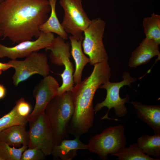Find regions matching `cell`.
Returning <instances> with one entry per match:
<instances>
[{"mask_svg": "<svg viewBox=\"0 0 160 160\" xmlns=\"http://www.w3.org/2000/svg\"><path fill=\"white\" fill-rule=\"evenodd\" d=\"M49 0H5L0 3V28L3 39L14 43L37 39L40 25L48 19Z\"/></svg>", "mask_w": 160, "mask_h": 160, "instance_id": "cell-1", "label": "cell"}, {"mask_svg": "<svg viewBox=\"0 0 160 160\" xmlns=\"http://www.w3.org/2000/svg\"><path fill=\"white\" fill-rule=\"evenodd\" d=\"M91 74L73 88L75 111L68 133L75 137L88 132L92 126L94 111L93 101L95 93L100 86L109 81L111 70L108 61L94 65Z\"/></svg>", "mask_w": 160, "mask_h": 160, "instance_id": "cell-2", "label": "cell"}, {"mask_svg": "<svg viewBox=\"0 0 160 160\" xmlns=\"http://www.w3.org/2000/svg\"><path fill=\"white\" fill-rule=\"evenodd\" d=\"M74 111L71 91L57 94L46 107L44 113L53 131L55 145L59 144L68 136L69 126Z\"/></svg>", "mask_w": 160, "mask_h": 160, "instance_id": "cell-3", "label": "cell"}, {"mask_svg": "<svg viewBox=\"0 0 160 160\" xmlns=\"http://www.w3.org/2000/svg\"><path fill=\"white\" fill-rule=\"evenodd\" d=\"M126 144L124 127L118 124L108 127L95 135L87 145L89 151L97 154L101 159L106 160L108 155L116 152Z\"/></svg>", "mask_w": 160, "mask_h": 160, "instance_id": "cell-4", "label": "cell"}, {"mask_svg": "<svg viewBox=\"0 0 160 160\" xmlns=\"http://www.w3.org/2000/svg\"><path fill=\"white\" fill-rule=\"evenodd\" d=\"M123 80L118 82H111L108 81L100 86V88H104L106 91L105 100L97 104L94 107L95 114H96L103 108L106 107L108 110L101 119H112L108 117V113L110 109L113 108L116 116L119 117L124 116L128 112L127 109L125 105L128 102L129 96L128 95L124 98H121L119 95L120 89L124 86H131L132 83L135 82L136 79L132 77L127 72L124 73L122 75Z\"/></svg>", "mask_w": 160, "mask_h": 160, "instance_id": "cell-5", "label": "cell"}, {"mask_svg": "<svg viewBox=\"0 0 160 160\" xmlns=\"http://www.w3.org/2000/svg\"><path fill=\"white\" fill-rule=\"evenodd\" d=\"M106 23L100 18L93 19L84 31L82 46L91 65L108 61V57L103 41Z\"/></svg>", "mask_w": 160, "mask_h": 160, "instance_id": "cell-6", "label": "cell"}, {"mask_svg": "<svg viewBox=\"0 0 160 160\" xmlns=\"http://www.w3.org/2000/svg\"><path fill=\"white\" fill-rule=\"evenodd\" d=\"M70 44L65 42V40L58 36L55 37L51 44L45 48L51 52L49 58L51 62L58 66H64V70L61 75L62 84L58 89L57 94H60L65 92L71 91L73 87V66L70 58Z\"/></svg>", "mask_w": 160, "mask_h": 160, "instance_id": "cell-7", "label": "cell"}, {"mask_svg": "<svg viewBox=\"0 0 160 160\" xmlns=\"http://www.w3.org/2000/svg\"><path fill=\"white\" fill-rule=\"evenodd\" d=\"M7 63L15 69L12 79L15 86L34 74L44 77L49 75L50 72L47 56L38 52H32L23 60H11Z\"/></svg>", "mask_w": 160, "mask_h": 160, "instance_id": "cell-8", "label": "cell"}, {"mask_svg": "<svg viewBox=\"0 0 160 160\" xmlns=\"http://www.w3.org/2000/svg\"><path fill=\"white\" fill-rule=\"evenodd\" d=\"M81 0H60V4L64 11L61 24L65 31L79 40L83 39L84 31L91 20L84 10Z\"/></svg>", "mask_w": 160, "mask_h": 160, "instance_id": "cell-9", "label": "cell"}, {"mask_svg": "<svg viewBox=\"0 0 160 160\" xmlns=\"http://www.w3.org/2000/svg\"><path fill=\"white\" fill-rule=\"evenodd\" d=\"M29 122V148H37L46 156L51 154L55 145L53 131L44 112Z\"/></svg>", "mask_w": 160, "mask_h": 160, "instance_id": "cell-10", "label": "cell"}, {"mask_svg": "<svg viewBox=\"0 0 160 160\" xmlns=\"http://www.w3.org/2000/svg\"><path fill=\"white\" fill-rule=\"evenodd\" d=\"M55 37L52 33L41 32L39 36L34 41H23L12 47L0 44V58L7 57L15 60L26 57L33 52L46 48L51 44Z\"/></svg>", "mask_w": 160, "mask_h": 160, "instance_id": "cell-11", "label": "cell"}, {"mask_svg": "<svg viewBox=\"0 0 160 160\" xmlns=\"http://www.w3.org/2000/svg\"><path fill=\"white\" fill-rule=\"evenodd\" d=\"M59 87L57 80L49 75L44 77L36 85L33 92L36 103L33 111L27 118L28 122L33 121L44 112L48 104L57 94Z\"/></svg>", "mask_w": 160, "mask_h": 160, "instance_id": "cell-12", "label": "cell"}, {"mask_svg": "<svg viewBox=\"0 0 160 160\" xmlns=\"http://www.w3.org/2000/svg\"><path fill=\"white\" fill-rule=\"evenodd\" d=\"M159 44L154 40L145 37L133 51L128 61V65L135 68L147 63L154 57H160Z\"/></svg>", "mask_w": 160, "mask_h": 160, "instance_id": "cell-13", "label": "cell"}, {"mask_svg": "<svg viewBox=\"0 0 160 160\" xmlns=\"http://www.w3.org/2000/svg\"><path fill=\"white\" fill-rule=\"evenodd\" d=\"M130 103L136 110L137 117L150 126L154 134L160 133V105H148L136 101Z\"/></svg>", "mask_w": 160, "mask_h": 160, "instance_id": "cell-14", "label": "cell"}, {"mask_svg": "<svg viewBox=\"0 0 160 160\" xmlns=\"http://www.w3.org/2000/svg\"><path fill=\"white\" fill-rule=\"evenodd\" d=\"M75 137L71 140L64 139L59 144L55 145L51 154L54 157L62 160H71L77 156V150H88L87 145L80 140V137Z\"/></svg>", "mask_w": 160, "mask_h": 160, "instance_id": "cell-15", "label": "cell"}, {"mask_svg": "<svg viewBox=\"0 0 160 160\" xmlns=\"http://www.w3.org/2000/svg\"><path fill=\"white\" fill-rule=\"evenodd\" d=\"M68 38L71 42V54L74 60L76 66L73 79L74 83L77 84L81 81L83 69L87 64L90 63V59L82 51V43L84 38L78 40L72 35L68 36Z\"/></svg>", "mask_w": 160, "mask_h": 160, "instance_id": "cell-16", "label": "cell"}, {"mask_svg": "<svg viewBox=\"0 0 160 160\" xmlns=\"http://www.w3.org/2000/svg\"><path fill=\"white\" fill-rule=\"evenodd\" d=\"M25 126L17 125L10 127L0 132V142L11 146L20 147L21 145H28V132Z\"/></svg>", "mask_w": 160, "mask_h": 160, "instance_id": "cell-17", "label": "cell"}, {"mask_svg": "<svg viewBox=\"0 0 160 160\" xmlns=\"http://www.w3.org/2000/svg\"><path fill=\"white\" fill-rule=\"evenodd\" d=\"M51 8L50 15L47 20L40 26L41 32L54 33L65 40L68 38V34L63 28L57 16L56 5L57 0H49Z\"/></svg>", "mask_w": 160, "mask_h": 160, "instance_id": "cell-18", "label": "cell"}, {"mask_svg": "<svg viewBox=\"0 0 160 160\" xmlns=\"http://www.w3.org/2000/svg\"><path fill=\"white\" fill-rule=\"evenodd\" d=\"M137 143L144 153L160 159V133L143 135L137 138Z\"/></svg>", "mask_w": 160, "mask_h": 160, "instance_id": "cell-19", "label": "cell"}, {"mask_svg": "<svg viewBox=\"0 0 160 160\" xmlns=\"http://www.w3.org/2000/svg\"><path fill=\"white\" fill-rule=\"evenodd\" d=\"M111 155L117 156L119 160H159L144 153L137 143L123 147Z\"/></svg>", "mask_w": 160, "mask_h": 160, "instance_id": "cell-20", "label": "cell"}, {"mask_svg": "<svg viewBox=\"0 0 160 160\" xmlns=\"http://www.w3.org/2000/svg\"><path fill=\"white\" fill-rule=\"evenodd\" d=\"M144 33L147 38L160 44V15L153 13L150 17L144 18L142 22Z\"/></svg>", "mask_w": 160, "mask_h": 160, "instance_id": "cell-21", "label": "cell"}, {"mask_svg": "<svg viewBox=\"0 0 160 160\" xmlns=\"http://www.w3.org/2000/svg\"><path fill=\"white\" fill-rule=\"evenodd\" d=\"M28 122L27 118L19 116L13 107L9 113L0 118V132L15 125L20 124L26 126Z\"/></svg>", "mask_w": 160, "mask_h": 160, "instance_id": "cell-22", "label": "cell"}, {"mask_svg": "<svg viewBox=\"0 0 160 160\" xmlns=\"http://www.w3.org/2000/svg\"><path fill=\"white\" fill-rule=\"evenodd\" d=\"M28 147L23 145L19 148L12 147L5 143L0 142V157L3 160H20L23 152Z\"/></svg>", "mask_w": 160, "mask_h": 160, "instance_id": "cell-23", "label": "cell"}, {"mask_svg": "<svg viewBox=\"0 0 160 160\" xmlns=\"http://www.w3.org/2000/svg\"><path fill=\"white\" fill-rule=\"evenodd\" d=\"M14 107L17 114L21 117L27 118L31 113V105L23 97L15 102V105Z\"/></svg>", "mask_w": 160, "mask_h": 160, "instance_id": "cell-24", "label": "cell"}, {"mask_svg": "<svg viewBox=\"0 0 160 160\" xmlns=\"http://www.w3.org/2000/svg\"><path fill=\"white\" fill-rule=\"evenodd\" d=\"M46 156L40 149L37 148H29L23 152L20 160H43Z\"/></svg>", "mask_w": 160, "mask_h": 160, "instance_id": "cell-25", "label": "cell"}, {"mask_svg": "<svg viewBox=\"0 0 160 160\" xmlns=\"http://www.w3.org/2000/svg\"><path fill=\"white\" fill-rule=\"evenodd\" d=\"M6 93V90L4 85L0 84V100L3 99Z\"/></svg>", "mask_w": 160, "mask_h": 160, "instance_id": "cell-26", "label": "cell"}, {"mask_svg": "<svg viewBox=\"0 0 160 160\" xmlns=\"http://www.w3.org/2000/svg\"><path fill=\"white\" fill-rule=\"evenodd\" d=\"M11 68V66L7 63H3L0 62V69L2 71H6Z\"/></svg>", "mask_w": 160, "mask_h": 160, "instance_id": "cell-27", "label": "cell"}, {"mask_svg": "<svg viewBox=\"0 0 160 160\" xmlns=\"http://www.w3.org/2000/svg\"><path fill=\"white\" fill-rule=\"evenodd\" d=\"M3 36V34H2V31L1 28H0V37L1 36Z\"/></svg>", "mask_w": 160, "mask_h": 160, "instance_id": "cell-28", "label": "cell"}, {"mask_svg": "<svg viewBox=\"0 0 160 160\" xmlns=\"http://www.w3.org/2000/svg\"><path fill=\"white\" fill-rule=\"evenodd\" d=\"M2 71H2V70L0 69V75L1 74Z\"/></svg>", "mask_w": 160, "mask_h": 160, "instance_id": "cell-29", "label": "cell"}, {"mask_svg": "<svg viewBox=\"0 0 160 160\" xmlns=\"http://www.w3.org/2000/svg\"><path fill=\"white\" fill-rule=\"evenodd\" d=\"M5 0H0V3L4 1Z\"/></svg>", "mask_w": 160, "mask_h": 160, "instance_id": "cell-30", "label": "cell"}, {"mask_svg": "<svg viewBox=\"0 0 160 160\" xmlns=\"http://www.w3.org/2000/svg\"><path fill=\"white\" fill-rule=\"evenodd\" d=\"M0 160H3V159L0 157Z\"/></svg>", "mask_w": 160, "mask_h": 160, "instance_id": "cell-31", "label": "cell"}]
</instances>
